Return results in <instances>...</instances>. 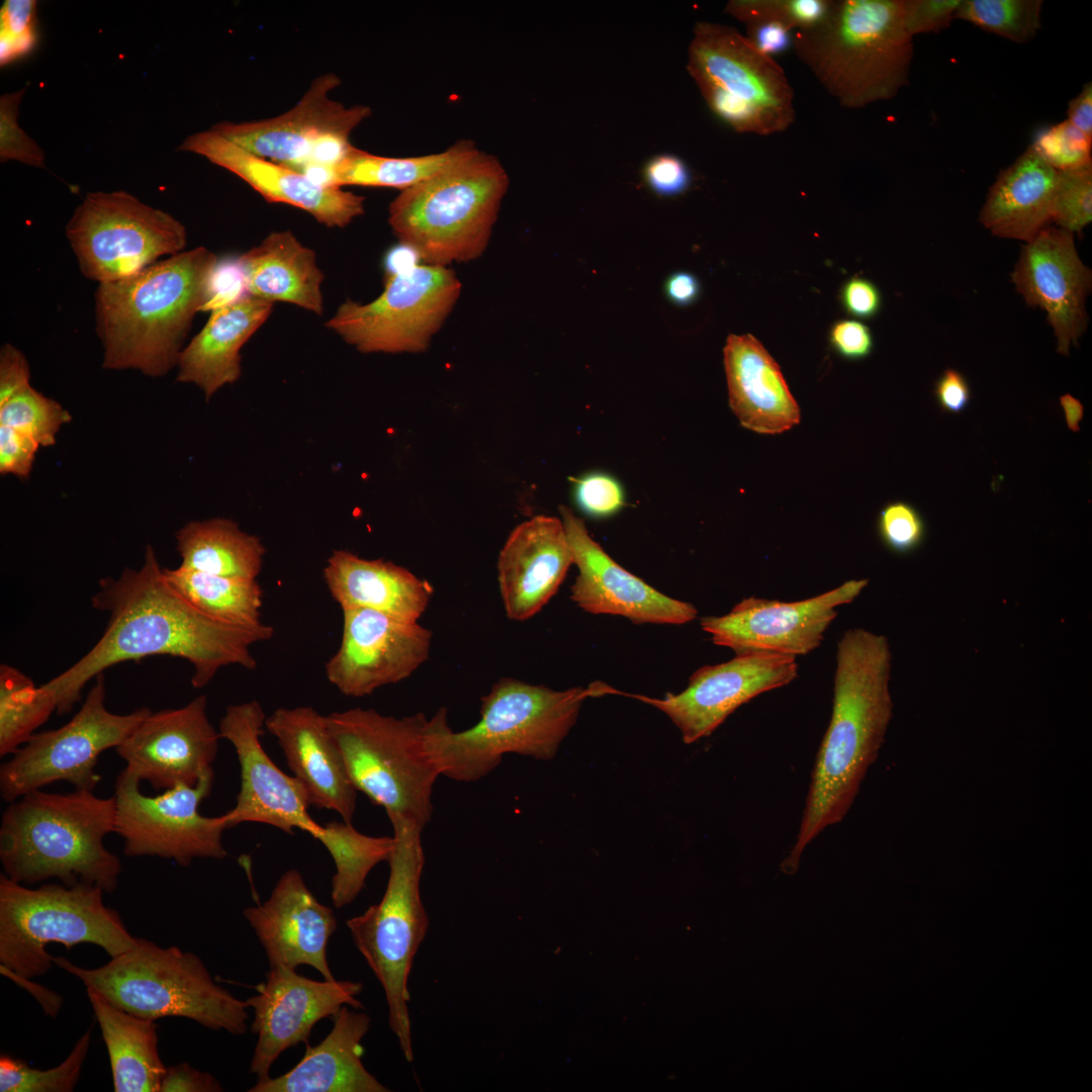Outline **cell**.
I'll return each mask as SVG.
<instances>
[{
  "label": "cell",
  "mask_w": 1092,
  "mask_h": 1092,
  "mask_svg": "<svg viewBox=\"0 0 1092 1092\" xmlns=\"http://www.w3.org/2000/svg\"><path fill=\"white\" fill-rule=\"evenodd\" d=\"M91 602L109 614L103 635L71 667L42 685L54 697L58 715L73 709L88 681L123 661L154 655L184 658L193 665L191 684L199 689L221 667L254 669L251 646L274 635L266 624L232 626L196 610L166 581L151 544L139 569L126 567L117 578L100 580Z\"/></svg>",
  "instance_id": "6da1fadb"
},
{
  "label": "cell",
  "mask_w": 1092,
  "mask_h": 1092,
  "mask_svg": "<svg viewBox=\"0 0 1092 1092\" xmlns=\"http://www.w3.org/2000/svg\"><path fill=\"white\" fill-rule=\"evenodd\" d=\"M888 638L854 628L837 643L829 725L811 772L799 831L782 869L796 872L807 847L844 819L877 759L893 717Z\"/></svg>",
  "instance_id": "7a4b0ae2"
},
{
  "label": "cell",
  "mask_w": 1092,
  "mask_h": 1092,
  "mask_svg": "<svg viewBox=\"0 0 1092 1092\" xmlns=\"http://www.w3.org/2000/svg\"><path fill=\"white\" fill-rule=\"evenodd\" d=\"M218 265L217 256L201 246L99 283L94 312L102 367L153 378L177 367L195 314L210 301Z\"/></svg>",
  "instance_id": "3957f363"
},
{
  "label": "cell",
  "mask_w": 1092,
  "mask_h": 1092,
  "mask_svg": "<svg viewBox=\"0 0 1092 1092\" xmlns=\"http://www.w3.org/2000/svg\"><path fill=\"white\" fill-rule=\"evenodd\" d=\"M115 828L114 797L93 791L29 792L10 803L0 826V861L10 880L31 886L49 879L112 893L119 858L104 845Z\"/></svg>",
  "instance_id": "277c9868"
},
{
  "label": "cell",
  "mask_w": 1092,
  "mask_h": 1092,
  "mask_svg": "<svg viewBox=\"0 0 1092 1092\" xmlns=\"http://www.w3.org/2000/svg\"><path fill=\"white\" fill-rule=\"evenodd\" d=\"M611 692L603 682L556 691L500 678L481 698L480 719L473 727L454 732L447 709L435 713L433 746L441 774L471 783L494 770L509 753L549 760L575 724L583 701Z\"/></svg>",
  "instance_id": "5b68a950"
},
{
  "label": "cell",
  "mask_w": 1092,
  "mask_h": 1092,
  "mask_svg": "<svg viewBox=\"0 0 1092 1092\" xmlns=\"http://www.w3.org/2000/svg\"><path fill=\"white\" fill-rule=\"evenodd\" d=\"M798 59L844 108L894 98L909 82L913 37L902 0H833L816 26L796 31Z\"/></svg>",
  "instance_id": "8992f818"
},
{
  "label": "cell",
  "mask_w": 1092,
  "mask_h": 1092,
  "mask_svg": "<svg viewBox=\"0 0 1092 1092\" xmlns=\"http://www.w3.org/2000/svg\"><path fill=\"white\" fill-rule=\"evenodd\" d=\"M54 964L133 1015L155 1021L184 1017L234 1035L247 1031V1001L218 985L198 956L177 946L136 937L131 948L98 968L64 957H54Z\"/></svg>",
  "instance_id": "52a82bcc"
},
{
  "label": "cell",
  "mask_w": 1092,
  "mask_h": 1092,
  "mask_svg": "<svg viewBox=\"0 0 1092 1092\" xmlns=\"http://www.w3.org/2000/svg\"><path fill=\"white\" fill-rule=\"evenodd\" d=\"M509 176L493 156L476 151L404 190L388 207L399 243L425 264L476 260L486 250Z\"/></svg>",
  "instance_id": "ba28073f"
},
{
  "label": "cell",
  "mask_w": 1092,
  "mask_h": 1092,
  "mask_svg": "<svg viewBox=\"0 0 1092 1092\" xmlns=\"http://www.w3.org/2000/svg\"><path fill=\"white\" fill-rule=\"evenodd\" d=\"M329 729L357 789L389 820L424 829L433 813V787L442 776L433 747L434 717L402 718L353 708L327 715Z\"/></svg>",
  "instance_id": "9c48e42d"
},
{
  "label": "cell",
  "mask_w": 1092,
  "mask_h": 1092,
  "mask_svg": "<svg viewBox=\"0 0 1092 1092\" xmlns=\"http://www.w3.org/2000/svg\"><path fill=\"white\" fill-rule=\"evenodd\" d=\"M95 886L43 884L29 888L0 876V965L33 979L54 964L47 951L52 943L68 950L81 943L95 944L116 957L136 941L118 912L103 902Z\"/></svg>",
  "instance_id": "30bf717a"
},
{
  "label": "cell",
  "mask_w": 1092,
  "mask_h": 1092,
  "mask_svg": "<svg viewBox=\"0 0 1092 1092\" xmlns=\"http://www.w3.org/2000/svg\"><path fill=\"white\" fill-rule=\"evenodd\" d=\"M395 845L381 900L347 920L354 944L383 988L388 1024L407 1062L414 1051L408 1012V977L429 918L421 898L425 854L423 828L410 820H390Z\"/></svg>",
  "instance_id": "8fae6325"
},
{
  "label": "cell",
  "mask_w": 1092,
  "mask_h": 1092,
  "mask_svg": "<svg viewBox=\"0 0 1092 1092\" xmlns=\"http://www.w3.org/2000/svg\"><path fill=\"white\" fill-rule=\"evenodd\" d=\"M687 68L709 108L735 131L771 135L795 122L794 90L783 68L734 27L699 21Z\"/></svg>",
  "instance_id": "7c38bea8"
},
{
  "label": "cell",
  "mask_w": 1092,
  "mask_h": 1092,
  "mask_svg": "<svg viewBox=\"0 0 1092 1092\" xmlns=\"http://www.w3.org/2000/svg\"><path fill=\"white\" fill-rule=\"evenodd\" d=\"M461 291L452 269L415 264L388 273L373 300L342 302L326 327L364 354L420 353L442 329Z\"/></svg>",
  "instance_id": "4fadbf2b"
},
{
  "label": "cell",
  "mask_w": 1092,
  "mask_h": 1092,
  "mask_svg": "<svg viewBox=\"0 0 1092 1092\" xmlns=\"http://www.w3.org/2000/svg\"><path fill=\"white\" fill-rule=\"evenodd\" d=\"M66 236L81 273L98 284L135 274L187 245L181 221L123 190L87 193Z\"/></svg>",
  "instance_id": "5bb4252c"
},
{
  "label": "cell",
  "mask_w": 1092,
  "mask_h": 1092,
  "mask_svg": "<svg viewBox=\"0 0 1092 1092\" xmlns=\"http://www.w3.org/2000/svg\"><path fill=\"white\" fill-rule=\"evenodd\" d=\"M103 673L86 695L80 710L64 726L34 734L0 767V793L12 803L23 795L55 782L93 791L100 781L95 766L99 755L116 748L152 712L143 707L115 714L105 706Z\"/></svg>",
  "instance_id": "9a60e30c"
},
{
  "label": "cell",
  "mask_w": 1092,
  "mask_h": 1092,
  "mask_svg": "<svg viewBox=\"0 0 1092 1092\" xmlns=\"http://www.w3.org/2000/svg\"><path fill=\"white\" fill-rule=\"evenodd\" d=\"M214 771L197 785H179L158 796L141 792L135 775L124 767L114 788L115 828L127 856H158L188 867L194 858L223 859V814L206 817L199 805L211 792Z\"/></svg>",
  "instance_id": "2e32d148"
},
{
  "label": "cell",
  "mask_w": 1092,
  "mask_h": 1092,
  "mask_svg": "<svg viewBox=\"0 0 1092 1092\" xmlns=\"http://www.w3.org/2000/svg\"><path fill=\"white\" fill-rule=\"evenodd\" d=\"M340 85L337 75L316 77L298 102L284 113L263 119L221 121L210 129L243 149L298 172L332 168L353 145L349 135L371 110L346 106L331 97Z\"/></svg>",
  "instance_id": "e0dca14e"
},
{
  "label": "cell",
  "mask_w": 1092,
  "mask_h": 1092,
  "mask_svg": "<svg viewBox=\"0 0 1092 1092\" xmlns=\"http://www.w3.org/2000/svg\"><path fill=\"white\" fill-rule=\"evenodd\" d=\"M868 584L869 579H850L797 602L745 598L725 615L703 617L701 627L714 644L736 654L806 655L821 645L837 609L853 602Z\"/></svg>",
  "instance_id": "ac0fdd59"
},
{
  "label": "cell",
  "mask_w": 1092,
  "mask_h": 1092,
  "mask_svg": "<svg viewBox=\"0 0 1092 1092\" xmlns=\"http://www.w3.org/2000/svg\"><path fill=\"white\" fill-rule=\"evenodd\" d=\"M266 718L261 704L253 700L230 705L219 721L220 738L236 750L241 779L236 804L223 814L228 828L254 822L288 834L300 829L315 838L323 826L308 814L304 787L283 772L261 744Z\"/></svg>",
  "instance_id": "d6986e66"
},
{
  "label": "cell",
  "mask_w": 1092,
  "mask_h": 1092,
  "mask_svg": "<svg viewBox=\"0 0 1092 1092\" xmlns=\"http://www.w3.org/2000/svg\"><path fill=\"white\" fill-rule=\"evenodd\" d=\"M342 611L341 643L325 671L343 695H371L407 678L429 658L432 632L418 622L363 608Z\"/></svg>",
  "instance_id": "ffe728a7"
},
{
  "label": "cell",
  "mask_w": 1092,
  "mask_h": 1092,
  "mask_svg": "<svg viewBox=\"0 0 1092 1092\" xmlns=\"http://www.w3.org/2000/svg\"><path fill=\"white\" fill-rule=\"evenodd\" d=\"M798 676L796 657L771 652L736 654L729 661L705 665L679 694L663 699L632 696L666 714L690 744L711 735L736 709Z\"/></svg>",
  "instance_id": "44dd1931"
},
{
  "label": "cell",
  "mask_w": 1092,
  "mask_h": 1092,
  "mask_svg": "<svg viewBox=\"0 0 1092 1092\" xmlns=\"http://www.w3.org/2000/svg\"><path fill=\"white\" fill-rule=\"evenodd\" d=\"M362 989L360 982L315 981L284 966L270 967L266 982L246 1000L254 1010L252 1031L257 1034L250 1072L258 1080L268 1078L277 1058L306 1041L317 1021L345 1005L362 1008L357 999Z\"/></svg>",
  "instance_id": "7402d4cb"
},
{
  "label": "cell",
  "mask_w": 1092,
  "mask_h": 1092,
  "mask_svg": "<svg viewBox=\"0 0 1092 1092\" xmlns=\"http://www.w3.org/2000/svg\"><path fill=\"white\" fill-rule=\"evenodd\" d=\"M206 709L207 698L200 695L183 707L151 712L115 750L155 791L193 787L213 771L220 738Z\"/></svg>",
  "instance_id": "603a6c76"
},
{
  "label": "cell",
  "mask_w": 1092,
  "mask_h": 1092,
  "mask_svg": "<svg viewBox=\"0 0 1092 1092\" xmlns=\"http://www.w3.org/2000/svg\"><path fill=\"white\" fill-rule=\"evenodd\" d=\"M560 514L578 568L570 588L577 607L590 614L622 616L636 624L681 625L697 617L694 605L658 592L613 560L570 509L560 507Z\"/></svg>",
  "instance_id": "cb8c5ba5"
},
{
  "label": "cell",
  "mask_w": 1092,
  "mask_h": 1092,
  "mask_svg": "<svg viewBox=\"0 0 1092 1092\" xmlns=\"http://www.w3.org/2000/svg\"><path fill=\"white\" fill-rule=\"evenodd\" d=\"M1074 234L1048 226L1027 242L1011 274L1016 291L1029 306L1046 313L1057 352L1068 356L1087 328L1086 297L1092 274L1077 252Z\"/></svg>",
  "instance_id": "d4e9b609"
},
{
  "label": "cell",
  "mask_w": 1092,
  "mask_h": 1092,
  "mask_svg": "<svg viewBox=\"0 0 1092 1092\" xmlns=\"http://www.w3.org/2000/svg\"><path fill=\"white\" fill-rule=\"evenodd\" d=\"M179 150L206 158L245 181L267 201L308 212L328 228H345L365 212V198L322 185L288 166L261 158L208 129L189 135Z\"/></svg>",
  "instance_id": "484cf974"
},
{
  "label": "cell",
  "mask_w": 1092,
  "mask_h": 1092,
  "mask_svg": "<svg viewBox=\"0 0 1092 1092\" xmlns=\"http://www.w3.org/2000/svg\"><path fill=\"white\" fill-rule=\"evenodd\" d=\"M245 918L262 944L270 967L314 968L325 980L335 977L327 959L330 937L337 929L332 908L322 904L301 874L291 869L277 881L269 898L245 908Z\"/></svg>",
  "instance_id": "4316f807"
},
{
  "label": "cell",
  "mask_w": 1092,
  "mask_h": 1092,
  "mask_svg": "<svg viewBox=\"0 0 1092 1092\" xmlns=\"http://www.w3.org/2000/svg\"><path fill=\"white\" fill-rule=\"evenodd\" d=\"M573 563L562 520L537 516L517 526L497 561V580L509 619L525 621L557 593Z\"/></svg>",
  "instance_id": "83f0119b"
},
{
  "label": "cell",
  "mask_w": 1092,
  "mask_h": 1092,
  "mask_svg": "<svg viewBox=\"0 0 1092 1092\" xmlns=\"http://www.w3.org/2000/svg\"><path fill=\"white\" fill-rule=\"evenodd\" d=\"M265 728L277 739L309 804L334 811L343 821L352 823L358 791L329 729L327 716L309 706L281 707L266 718Z\"/></svg>",
  "instance_id": "f1b7e54d"
},
{
  "label": "cell",
  "mask_w": 1092,
  "mask_h": 1092,
  "mask_svg": "<svg viewBox=\"0 0 1092 1092\" xmlns=\"http://www.w3.org/2000/svg\"><path fill=\"white\" fill-rule=\"evenodd\" d=\"M330 1033L302 1059L277 1078H266L249 1092H387L389 1089L363 1065L361 1041L371 1018L343 1006L334 1016Z\"/></svg>",
  "instance_id": "f546056e"
},
{
  "label": "cell",
  "mask_w": 1092,
  "mask_h": 1092,
  "mask_svg": "<svg viewBox=\"0 0 1092 1092\" xmlns=\"http://www.w3.org/2000/svg\"><path fill=\"white\" fill-rule=\"evenodd\" d=\"M723 353L729 406L743 428L777 435L800 423L780 366L755 337L729 335Z\"/></svg>",
  "instance_id": "4dcf8cb0"
},
{
  "label": "cell",
  "mask_w": 1092,
  "mask_h": 1092,
  "mask_svg": "<svg viewBox=\"0 0 1092 1092\" xmlns=\"http://www.w3.org/2000/svg\"><path fill=\"white\" fill-rule=\"evenodd\" d=\"M274 303L243 294L214 308L208 321L184 347L176 380L197 386L209 400L242 375L241 351L266 323Z\"/></svg>",
  "instance_id": "1f68e13d"
},
{
  "label": "cell",
  "mask_w": 1092,
  "mask_h": 1092,
  "mask_svg": "<svg viewBox=\"0 0 1092 1092\" xmlns=\"http://www.w3.org/2000/svg\"><path fill=\"white\" fill-rule=\"evenodd\" d=\"M324 578L342 610L369 609L411 622L419 621L433 593L426 580L404 567L343 549L328 558Z\"/></svg>",
  "instance_id": "d6a6232c"
},
{
  "label": "cell",
  "mask_w": 1092,
  "mask_h": 1092,
  "mask_svg": "<svg viewBox=\"0 0 1092 1092\" xmlns=\"http://www.w3.org/2000/svg\"><path fill=\"white\" fill-rule=\"evenodd\" d=\"M246 293L275 303L287 302L316 315L324 313L325 275L315 252L289 231L268 234L235 263Z\"/></svg>",
  "instance_id": "836d02e7"
},
{
  "label": "cell",
  "mask_w": 1092,
  "mask_h": 1092,
  "mask_svg": "<svg viewBox=\"0 0 1092 1092\" xmlns=\"http://www.w3.org/2000/svg\"><path fill=\"white\" fill-rule=\"evenodd\" d=\"M1058 171L1030 147L1004 169L991 186L980 212L994 236L1031 241L1053 222Z\"/></svg>",
  "instance_id": "e575fe53"
},
{
  "label": "cell",
  "mask_w": 1092,
  "mask_h": 1092,
  "mask_svg": "<svg viewBox=\"0 0 1092 1092\" xmlns=\"http://www.w3.org/2000/svg\"><path fill=\"white\" fill-rule=\"evenodd\" d=\"M87 997L106 1045L115 1092H160L166 1066L155 1020L133 1015L91 988Z\"/></svg>",
  "instance_id": "d590c367"
},
{
  "label": "cell",
  "mask_w": 1092,
  "mask_h": 1092,
  "mask_svg": "<svg viewBox=\"0 0 1092 1092\" xmlns=\"http://www.w3.org/2000/svg\"><path fill=\"white\" fill-rule=\"evenodd\" d=\"M175 538L182 568L244 579H257L261 571L264 545L231 519L191 521Z\"/></svg>",
  "instance_id": "8d00e7d4"
},
{
  "label": "cell",
  "mask_w": 1092,
  "mask_h": 1092,
  "mask_svg": "<svg viewBox=\"0 0 1092 1092\" xmlns=\"http://www.w3.org/2000/svg\"><path fill=\"white\" fill-rule=\"evenodd\" d=\"M469 141H460L449 149L420 157L392 158L374 155L352 147L345 158L320 174V183L330 187L346 185L411 188L474 154Z\"/></svg>",
  "instance_id": "74e56055"
},
{
  "label": "cell",
  "mask_w": 1092,
  "mask_h": 1092,
  "mask_svg": "<svg viewBox=\"0 0 1092 1092\" xmlns=\"http://www.w3.org/2000/svg\"><path fill=\"white\" fill-rule=\"evenodd\" d=\"M166 581L192 607L223 624L260 628L262 588L257 579L233 578L185 569L163 568Z\"/></svg>",
  "instance_id": "f35d334b"
},
{
  "label": "cell",
  "mask_w": 1092,
  "mask_h": 1092,
  "mask_svg": "<svg viewBox=\"0 0 1092 1092\" xmlns=\"http://www.w3.org/2000/svg\"><path fill=\"white\" fill-rule=\"evenodd\" d=\"M315 839L327 848L335 863L331 898L336 908L357 898L371 870L381 861H388L395 845L393 836H369L345 821L327 823Z\"/></svg>",
  "instance_id": "ab89813d"
},
{
  "label": "cell",
  "mask_w": 1092,
  "mask_h": 1092,
  "mask_svg": "<svg viewBox=\"0 0 1092 1092\" xmlns=\"http://www.w3.org/2000/svg\"><path fill=\"white\" fill-rule=\"evenodd\" d=\"M57 711L54 697L17 668L0 665V756L14 754Z\"/></svg>",
  "instance_id": "60d3db41"
},
{
  "label": "cell",
  "mask_w": 1092,
  "mask_h": 1092,
  "mask_svg": "<svg viewBox=\"0 0 1092 1092\" xmlns=\"http://www.w3.org/2000/svg\"><path fill=\"white\" fill-rule=\"evenodd\" d=\"M91 1027L76 1041L67 1058L58 1066L39 1070L8 1055L0 1057L1 1092H72L87 1058Z\"/></svg>",
  "instance_id": "b9f144b4"
},
{
  "label": "cell",
  "mask_w": 1092,
  "mask_h": 1092,
  "mask_svg": "<svg viewBox=\"0 0 1092 1092\" xmlns=\"http://www.w3.org/2000/svg\"><path fill=\"white\" fill-rule=\"evenodd\" d=\"M1041 0H961L957 19L1013 42L1031 40L1041 27Z\"/></svg>",
  "instance_id": "7bdbcfd3"
},
{
  "label": "cell",
  "mask_w": 1092,
  "mask_h": 1092,
  "mask_svg": "<svg viewBox=\"0 0 1092 1092\" xmlns=\"http://www.w3.org/2000/svg\"><path fill=\"white\" fill-rule=\"evenodd\" d=\"M71 420L61 403L31 385L0 405V425L31 437L40 447L54 446L61 428Z\"/></svg>",
  "instance_id": "ee69618b"
},
{
  "label": "cell",
  "mask_w": 1092,
  "mask_h": 1092,
  "mask_svg": "<svg viewBox=\"0 0 1092 1092\" xmlns=\"http://www.w3.org/2000/svg\"><path fill=\"white\" fill-rule=\"evenodd\" d=\"M833 0H732L725 12L740 22L765 20L801 31L819 24L829 13Z\"/></svg>",
  "instance_id": "f6af8a7d"
},
{
  "label": "cell",
  "mask_w": 1092,
  "mask_h": 1092,
  "mask_svg": "<svg viewBox=\"0 0 1092 1092\" xmlns=\"http://www.w3.org/2000/svg\"><path fill=\"white\" fill-rule=\"evenodd\" d=\"M1092 220V165L1058 171L1053 222L1069 233H1081Z\"/></svg>",
  "instance_id": "bcb514c9"
},
{
  "label": "cell",
  "mask_w": 1092,
  "mask_h": 1092,
  "mask_svg": "<svg viewBox=\"0 0 1092 1092\" xmlns=\"http://www.w3.org/2000/svg\"><path fill=\"white\" fill-rule=\"evenodd\" d=\"M1030 148L1057 171L1092 165V141L1068 119L1041 129Z\"/></svg>",
  "instance_id": "7dc6e473"
},
{
  "label": "cell",
  "mask_w": 1092,
  "mask_h": 1092,
  "mask_svg": "<svg viewBox=\"0 0 1092 1092\" xmlns=\"http://www.w3.org/2000/svg\"><path fill=\"white\" fill-rule=\"evenodd\" d=\"M877 531L884 546L899 555L917 550L927 534L926 523L920 512L904 500L890 502L881 510Z\"/></svg>",
  "instance_id": "c3c4849f"
},
{
  "label": "cell",
  "mask_w": 1092,
  "mask_h": 1092,
  "mask_svg": "<svg viewBox=\"0 0 1092 1092\" xmlns=\"http://www.w3.org/2000/svg\"><path fill=\"white\" fill-rule=\"evenodd\" d=\"M34 0H6L0 9L1 67L29 53L36 42Z\"/></svg>",
  "instance_id": "681fc988"
},
{
  "label": "cell",
  "mask_w": 1092,
  "mask_h": 1092,
  "mask_svg": "<svg viewBox=\"0 0 1092 1092\" xmlns=\"http://www.w3.org/2000/svg\"><path fill=\"white\" fill-rule=\"evenodd\" d=\"M23 94L24 89H20L0 97V160H16L41 168L44 165V152L17 123Z\"/></svg>",
  "instance_id": "f907efd6"
},
{
  "label": "cell",
  "mask_w": 1092,
  "mask_h": 1092,
  "mask_svg": "<svg viewBox=\"0 0 1092 1092\" xmlns=\"http://www.w3.org/2000/svg\"><path fill=\"white\" fill-rule=\"evenodd\" d=\"M573 494L577 507L596 518L614 515L625 500L619 481L603 472H589L574 479Z\"/></svg>",
  "instance_id": "816d5d0a"
},
{
  "label": "cell",
  "mask_w": 1092,
  "mask_h": 1092,
  "mask_svg": "<svg viewBox=\"0 0 1092 1092\" xmlns=\"http://www.w3.org/2000/svg\"><path fill=\"white\" fill-rule=\"evenodd\" d=\"M961 0H902L903 23L913 37L919 33H937L957 19Z\"/></svg>",
  "instance_id": "f5cc1de1"
},
{
  "label": "cell",
  "mask_w": 1092,
  "mask_h": 1092,
  "mask_svg": "<svg viewBox=\"0 0 1092 1092\" xmlns=\"http://www.w3.org/2000/svg\"><path fill=\"white\" fill-rule=\"evenodd\" d=\"M39 447L31 437L0 425V473L28 478Z\"/></svg>",
  "instance_id": "db71d44e"
},
{
  "label": "cell",
  "mask_w": 1092,
  "mask_h": 1092,
  "mask_svg": "<svg viewBox=\"0 0 1092 1092\" xmlns=\"http://www.w3.org/2000/svg\"><path fill=\"white\" fill-rule=\"evenodd\" d=\"M648 187L659 196H675L687 191L691 185V173L684 161L673 155L651 158L643 169Z\"/></svg>",
  "instance_id": "11a10c76"
},
{
  "label": "cell",
  "mask_w": 1092,
  "mask_h": 1092,
  "mask_svg": "<svg viewBox=\"0 0 1092 1092\" xmlns=\"http://www.w3.org/2000/svg\"><path fill=\"white\" fill-rule=\"evenodd\" d=\"M829 343L837 355L847 360L864 359L874 347L869 327L853 320L834 323L829 331Z\"/></svg>",
  "instance_id": "9f6ffc18"
},
{
  "label": "cell",
  "mask_w": 1092,
  "mask_h": 1092,
  "mask_svg": "<svg viewBox=\"0 0 1092 1092\" xmlns=\"http://www.w3.org/2000/svg\"><path fill=\"white\" fill-rule=\"evenodd\" d=\"M29 364L23 353L11 344L0 350V405L30 385Z\"/></svg>",
  "instance_id": "6f0895ef"
},
{
  "label": "cell",
  "mask_w": 1092,
  "mask_h": 1092,
  "mask_svg": "<svg viewBox=\"0 0 1092 1092\" xmlns=\"http://www.w3.org/2000/svg\"><path fill=\"white\" fill-rule=\"evenodd\" d=\"M839 296L844 310L862 320L876 316L882 305L878 287L872 281L860 277L847 280L842 285Z\"/></svg>",
  "instance_id": "680465c9"
},
{
  "label": "cell",
  "mask_w": 1092,
  "mask_h": 1092,
  "mask_svg": "<svg viewBox=\"0 0 1092 1092\" xmlns=\"http://www.w3.org/2000/svg\"><path fill=\"white\" fill-rule=\"evenodd\" d=\"M219 1082L209 1073L201 1072L187 1063L167 1067L160 1092H219Z\"/></svg>",
  "instance_id": "91938a15"
},
{
  "label": "cell",
  "mask_w": 1092,
  "mask_h": 1092,
  "mask_svg": "<svg viewBox=\"0 0 1092 1092\" xmlns=\"http://www.w3.org/2000/svg\"><path fill=\"white\" fill-rule=\"evenodd\" d=\"M933 393L940 410L948 414H961L971 400V388L967 378L952 368L945 369L939 376Z\"/></svg>",
  "instance_id": "94428289"
},
{
  "label": "cell",
  "mask_w": 1092,
  "mask_h": 1092,
  "mask_svg": "<svg viewBox=\"0 0 1092 1092\" xmlns=\"http://www.w3.org/2000/svg\"><path fill=\"white\" fill-rule=\"evenodd\" d=\"M743 24L746 29L744 35L751 44L771 58L792 44L791 30L780 23L754 19Z\"/></svg>",
  "instance_id": "6125c7cd"
},
{
  "label": "cell",
  "mask_w": 1092,
  "mask_h": 1092,
  "mask_svg": "<svg viewBox=\"0 0 1092 1092\" xmlns=\"http://www.w3.org/2000/svg\"><path fill=\"white\" fill-rule=\"evenodd\" d=\"M664 293L673 304L687 306L699 298L701 283L694 274L677 271L670 274L666 279Z\"/></svg>",
  "instance_id": "be15d7a7"
},
{
  "label": "cell",
  "mask_w": 1092,
  "mask_h": 1092,
  "mask_svg": "<svg viewBox=\"0 0 1092 1092\" xmlns=\"http://www.w3.org/2000/svg\"><path fill=\"white\" fill-rule=\"evenodd\" d=\"M1068 120L1092 141V83H1086L1069 102Z\"/></svg>",
  "instance_id": "e7e4bbea"
},
{
  "label": "cell",
  "mask_w": 1092,
  "mask_h": 1092,
  "mask_svg": "<svg viewBox=\"0 0 1092 1092\" xmlns=\"http://www.w3.org/2000/svg\"><path fill=\"white\" fill-rule=\"evenodd\" d=\"M0 972L3 976L9 978L15 984L27 990V992H29L38 1001L47 1015L51 1017H56L59 1014L63 1003V999L60 995L43 986L32 983L30 981L31 979H27L14 974L13 972L1 965Z\"/></svg>",
  "instance_id": "03108f58"
},
{
  "label": "cell",
  "mask_w": 1092,
  "mask_h": 1092,
  "mask_svg": "<svg viewBox=\"0 0 1092 1092\" xmlns=\"http://www.w3.org/2000/svg\"><path fill=\"white\" fill-rule=\"evenodd\" d=\"M1060 404L1063 408L1068 429L1078 433L1080 431V423L1084 418L1083 404L1070 393L1063 394L1060 397Z\"/></svg>",
  "instance_id": "003e7915"
}]
</instances>
